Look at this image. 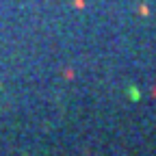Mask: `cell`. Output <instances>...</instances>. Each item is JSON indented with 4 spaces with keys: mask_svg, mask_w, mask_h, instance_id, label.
Wrapping results in <instances>:
<instances>
[{
    "mask_svg": "<svg viewBox=\"0 0 156 156\" xmlns=\"http://www.w3.org/2000/svg\"><path fill=\"white\" fill-rule=\"evenodd\" d=\"M128 95H130V100H134V102L141 98V95H139V89H136L134 85H130V87H128Z\"/></svg>",
    "mask_w": 156,
    "mask_h": 156,
    "instance_id": "6da1fadb",
    "label": "cell"
}]
</instances>
